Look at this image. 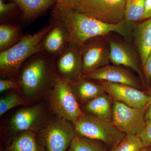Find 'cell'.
<instances>
[{
    "label": "cell",
    "instance_id": "6da1fadb",
    "mask_svg": "<svg viewBox=\"0 0 151 151\" xmlns=\"http://www.w3.org/2000/svg\"><path fill=\"white\" fill-rule=\"evenodd\" d=\"M51 12L65 23L70 32V43L78 47L89 39L112 32L119 34L128 41L132 40L133 22L125 20L119 24H108L57 4Z\"/></svg>",
    "mask_w": 151,
    "mask_h": 151
},
{
    "label": "cell",
    "instance_id": "7a4b0ae2",
    "mask_svg": "<svg viewBox=\"0 0 151 151\" xmlns=\"http://www.w3.org/2000/svg\"><path fill=\"white\" fill-rule=\"evenodd\" d=\"M20 89L30 101L46 94L60 79L57 74L54 59L42 52L33 55L23 63L19 72Z\"/></svg>",
    "mask_w": 151,
    "mask_h": 151
},
{
    "label": "cell",
    "instance_id": "3957f363",
    "mask_svg": "<svg viewBox=\"0 0 151 151\" xmlns=\"http://www.w3.org/2000/svg\"><path fill=\"white\" fill-rule=\"evenodd\" d=\"M49 27V24L47 25L33 35L24 34L18 43L0 52L2 78H18L19 72L25 61L33 55L42 51V41Z\"/></svg>",
    "mask_w": 151,
    "mask_h": 151
},
{
    "label": "cell",
    "instance_id": "277c9868",
    "mask_svg": "<svg viewBox=\"0 0 151 151\" xmlns=\"http://www.w3.org/2000/svg\"><path fill=\"white\" fill-rule=\"evenodd\" d=\"M73 124L77 136L100 141L111 149L126 135L113 122L91 114L85 113Z\"/></svg>",
    "mask_w": 151,
    "mask_h": 151
},
{
    "label": "cell",
    "instance_id": "5b68a950",
    "mask_svg": "<svg viewBox=\"0 0 151 151\" xmlns=\"http://www.w3.org/2000/svg\"><path fill=\"white\" fill-rule=\"evenodd\" d=\"M46 94L50 109L57 116L73 123L85 114L68 81L60 78Z\"/></svg>",
    "mask_w": 151,
    "mask_h": 151
},
{
    "label": "cell",
    "instance_id": "8992f818",
    "mask_svg": "<svg viewBox=\"0 0 151 151\" xmlns=\"http://www.w3.org/2000/svg\"><path fill=\"white\" fill-rule=\"evenodd\" d=\"M57 116L37 132L38 142L45 151H66L76 136L73 124Z\"/></svg>",
    "mask_w": 151,
    "mask_h": 151
},
{
    "label": "cell",
    "instance_id": "52a82bcc",
    "mask_svg": "<svg viewBox=\"0 0 151 151\" xmlns=\"http://www.w3.org/2000/svg\"><path fill=\"white\" fill-rule=\"evenodd\" d=\"M126 0H80L74 9L108 24H119L125 20Z\"/></svg>",
    "mask_w": 151,
    "mask_h": 151
},
{
    "label": "cell",
    "instance_id": "ba28073f",
    "mask_svg": "<svg viewBox=\"0 0 151 151\" xmlns=\"http://www.w3.org/2000/svg\"><path fill=\"white\" fill-rule=\"evenodd\" d=\"M83 75L110 64L108 35L89 39L81 47Z\"/></svg>",
    "mask_w": 151,
    "mask_h": 151
},
{
    "label": "cell",
    "instance_id": "9c48e42d",
    "mask_svg": "<svg viewBox=\"0 0 151 151\" xmlns=\"http://www.w3.org/2000/svg\"><path fill=\"white\" fill-rule=\"evenodd\" d=\"M49 120L44 105L38 104L16 112L10 120L9 130L10 134L13 135V138L25 131L37 132L43 129Z\"/></svg>",
    "mask_w": 151,
    "mask_h": 151
},
{
    "label": "cell",
    "instance_id": "30bf717a",
    "mask_svg": "<svg viewBox=\"0 0 151 151\" xmlns=\"http://www.w3.org/2000/svg\"><path fill=\"white\" fill-rule=\"evenodd\" d=\"M146 106L133 108L118 101L113 102L112 122L125 134L137 135L145 128Z\"/></svg>",
    "mask_w": 151,
    "mask_h": 151
},
{
    "label": "cell",
    "instance_id": "8fae6325",
    "mask_svg": "<svg viewBox=\"0 0 151 151\" xmlns=\"http://www.w3.org/2000/svg\"><path fill=\"white\" fill-rule=\"evenodd\" d=\"M108 35L111 63L113 65L131 68L137 73L142 84L144 83L145 78L142 65L140 58L134 44L126 40H119L108 37Z\"/></svg>",
    "mask_w": 151,
    "mask_h": 151
},
{
    "label": "cell",
    "instance_id": "7c38bea8",
    "mask_svg": "<svg viewBox=\"0 0 151 151\" xmlns=\"http://www.w3.org/2000/svg\"><path fill=\"white\" fill-rule=\"evenodd\" d=\"M49 26V29L42 41L41 52L54 59L70 43V32L65 23L52 12Z\"/></svg>",
    "mask_w": 151,
    "mask_h": 151
},
{
    "label": "cell",
    "instance_id": "4fadbf2b",
    "mask_svg": "<svg viewBox=\"0 0 151 151\" xmlns=\"http://www.w3.org/2000/svg\"><path fill=\"white\" fill-rule=\"evenodd\" d=\"M55 71L60 78L69 83L83 75L81 47L69 43L61 54L54 58Z\"/></svg>",
    "mask_w": 151,
    "mask_h": 151
},
{
    "label": "cell",
    "instance_id": "5bb4252c",
    "mask_svg": "<svg viewBox=\"0 0 151 151\" xmlns=\"http://www.w3.org/2000/svg\"><path fill=\"white\" fill-rule=\"evenodd\" d=\"M97 82L102 85L105 93L111 96L114 101L137 108H145L148 103L149 95L140 89L129 85L108 81Z\"/></svg>",
    "mask_w": 151,
    "mask_h": 151
},
{
    "label": "cell",
    "instance_id": "9a60e30c",
    "mask_svg": "<svg viewBox=\"0 0 151 151\" xmlns=\"http://www.w3.org/2000/svg\"><path fill=\"white\" fill-rule=\"evenodd\" d=\"M83 76L95 81H106L125 84L138 89L142 88L141 80L129 70L120 65L109 64Z\"/></svg>",
    "mask_w": 151,
    "mask_h": 151
},
{
    "label": "cell",
    "instance_id": "2e32d148",
    "mask_svg": "<svg viewBox=\"0 0 151 151\" xmlns=\"http://www.w3.org/2000/svg\"><path fill=\"white\" fill-rule=\"evenodd\" d=\"M18 6L21 12L20 25L25 27L40 17L52 10L57 4L56 0H8Z\"/></svg>",
    "mask_w": 151,
    "mask_h": 151
},
{
    "label": "cell",
    "instance_id": "e0dca14e",
    "mask_svg": "<svg viewBox=\"0 0 151 151\" xmlns=\"http://www.w3.org/2000/svg\"><path fill=\"white\" fill-rule=\"evenodd\" d=\"M132 40L140 58L143 67L151 52V18L133 22Z\"/></svg>",
    "mask_w": 151,
    "mask_h": 151
},
{
    "label": "cell",
    "instance_id": "ac0fdd59",
    "mask_svg": "<svg viewBox=\"0 0 151 151\" xmlns=\"http://www.w3.org/2000/svg\"><path fill=\"white\" fill-rule=\"evenodd\" d=\"M77 100L85 103L105 94L103 86L97 81L84 77L83 75L77 81L70 84Z\"/></svg>",
    "mask_w": 151,
    "mask_h": 151
},
{
    "label": "cell",
    "instance_id": "d6986e66",
    "mask_svg": "<svg viewBox=\"0 0 151 151\" xmlns=\"http://www.w3.org/2000/svg\"><path fill=\"white\" fill-rule=\"evenodd\" d=\"M114 100L105 93L85 103L84 111L86 114L112 122V112Z\"/></svg>",
    "mask_w": 151,
    "mask_h": 151
},
{
    "label": "cell",
    "instance_id": "ffe728a7",
    "mask_svg": "<svg viewBox=\"0 0 151 151\" xmlns=\"http://www.w3.org/2000/svg\"><path fill=\"white\" fill-rule=\"evenodd\" d=\"M36 133L33 131L19 133L4 151H45L38 142Z\"/></svg>",
    "mask_w": 151,
    "mask_h": 151
},
{
    "label": "cell",
    "instance_id": "44dd1931",
    "mask_svg": "<svg viewBox=\"0 0 151 151\" xmlns=\"http://www.w3.org/2000/svg\"><path fill=\"white\" fill-rule=\"evenodd\" d=\"M24 35L20 25L0 24V52L15 45Z\"/></svg>",
    "mask_w": 151,
    "mask_h": 151
},
{
    "label": "cell",
    "instance_id": "7402d4cb",
    "mask_svg": "<svg viewBox=\"0 0 151 151\" xmlns=\"http://www.w3.org/2000/svg\"><path fill=\"white\" fill-rule=\"evenodd\" d=\"M20 11L15 3L0 0V24L20 25Z\"/></svg>",
    "mask_w": 151,
    "mask_h": 151
},
{
    "label": "cell",
    "instance_id": "603a6c76",
    "mask_svg": "<svg viewBox=\"0 0 151 151\" xmlns=\"http://www.w3.org/2000/svg\"><path fill=\"white\" fill-rule=\"evenodd\" d=\"M68 151H108L107 147L100 141L75 136Z\"/></svg>",
    "mask_w": 151,
    "mask_h": 151
},
{
    "label": "cell",
    "instance_id": "cb8c5ba5",
    "mask_svg": "<svg viewBox=\"0 0 151 151\" xmlns=\"http://www.w3.org/2000/svg\"><path fill=\"white\" fill-rule=\"evenodd\" d=\"M145 0H126L125 19L131 22H141L145 11Z\"/></svg>",
    "mask_w": 151,
    "mask_h": 151
},
{
    "label": "cell",
    "instance_id": "d4e9b609",
    "mask_svg": "<svg viewBox=\"0 0 151 151\" xmlns=\"http://www.w3.org/2000/svg\"><path fill=\"white\" fill-rule=\"evenodd\" d=\"M144 147L138 135L126 134L124 139L110 151H142Z\"/></svg>",
    "mask_w": 151,
    "mask_h": 151
},
{
    "label": "cell",
    "instance_id": "484cf974",
    "mask_svg": "<svg viewBox=\"0 0 151 151\" xmlns=\"http://www.w3.org/2000/svg\"><path fill=\"white\" fill-rule=\"evenodd\" d=\"M28 100L16 92L9 93L0 100V116L15 107L26 105Z\"/></svg>",
    "mask_w": 151,
    "mask_h": 151
},
{
    "label": "cell",
    "instance_id": "4316f807",
    "mask_svg": "<svg viewBox=\"0 0 151 151\" xmlns=\"http://www.w3.org/2000/svg\"><path fill=\"white\" fill-rule=\"evenodd\" d=\"M141 139L144 147V150L151 147V119L146 122L145 126L137 135Z\"/></svg>",
    "mask_w": 151,
    "mask_h": 151
},
{
    "label": "cell",
    "instance_id": "83f0119b",
    "mask_svg": "<svg viewBox=\"0 0 151 151\" xmlns=\"http://www.w3.org/2000/svg\"><path fill=\"white\" fill-rule=\"evenodd\" d=\"M11 89H20V81L18 78L12 77L0 79L1 93Z\"/></svg>",
    "mask_w": 151,
    "mask_h": 151
},
{
    "label": "cell",
    "instance_id": "f1b7e54d",
    "mask_svg": "<svg viewBox=\"0 0 151 151\" xmlns=\"http://www.w3.org/2000/svg\"><path fill=\"white\" fill-rule=\"evenodd\" d=\"M145 78L151 89V52L145 65L143 66Z\"/></svg>",
    "mask_w": 151,
    "mask_h": 151
},
{
    "label": "cell",
    "instance_id": "f546056e",
    "mask_svg": "<svg viewBox=\"0 0 151 151\" xmlns=\"http://www.w3.org/2000/svg\"><path fill=\"white\" fill-rule=\"evenodd\" d=\"M80 0H56L57 4L66 7L74 9L76 5Z\"/></svg>",
    "mask_w": 151,
    "mask_h": 151
},
{
    "label": "cell",
    "instance_id": "4dcf8cb0",
    "mask_svg": "<svg viewBox=\"0 0 151 151\" xmlns=\"http://www.w3.org/2000/svg\"><path fill=\"white\" fill-rule=\"evenodd\" d=\"M151 18V0L145 1V11L141 21Z\"/></svg>",
    "mask_w": 151,
    "mask_h": 151
},
{
    "label": "cell",
    "instance_id": "1f68e13d",
    "mask_svg": "<svg viewBox=\"0 0 151 151\" xmlns=\"http://www.w3.org/2000/svg\"><path fill=\"white\" fill-rule=\"evenodd\" d=\"M148 103L146 105V109L145 119L146 122L151 119V89L149 94Z\"/></svg>",
    "mask_w": 151,
    "mask_h": 151
},
{
    "label": "cell",
    "instance_id": "d6a6232c",
    "mask_svg": "<svg viewBox=\"0 0 151 151\" xmlns=\"http://www.w3.org/2000/svg\"><path fill=\"white\" fill-rule=\"evenodd\" d=\"M142 151H146L145 150H142Z\"/></svg>",
    "mask_w": 151,
    "mask_h": 151
},
{
    "label": "cell",
    "instance_id": "836d02e7",
    "mask_svg": "<svg viewBox=\"0 0 151 151\" xmlns=\"http://www.w3.org/2000/svg\"><path fill=\"white\" fill-rule=\"evenodd\" d=\"M150 149H151V147H150Z\"/></svg>",
    "mask_w": 151,
    "mask_h": 151
}]
</instances>
